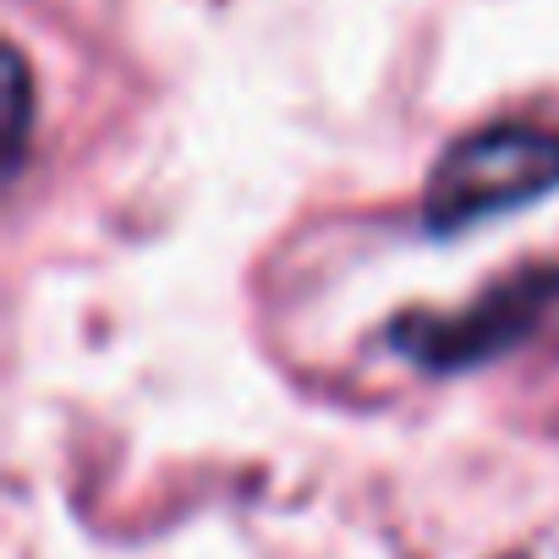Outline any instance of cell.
I'll use <instances>...</instances> for the list:
<instances>
[{"instance_id":"obj_1","label":"cell","mask_w":559,"mask_h":559,"mask_svg":"<svg viewBox=\"0 0 559 559\" xmlns=\"http://www.w3.org/2000/svg\"><path fill=\"white\" fill-rule=\"evenodd\" d=\"M548 192H559V132L499 121V127L455 138L433 159L428 187H423V230L461 236Z\"/></svg>"},{"instance_id":"obj_4","label":"cell","mask_w":559,"mask_h":559,"mask_svg":"<svg viewBox=\"0 0 559 559\" xmlns=\"http://www.w3.org/2000/svg\"><path fill=\"white\" fill-rule=\"evenodd\" d=\"M504 559H532V554H504Z\"/></svg>"},{"instance_id":"obj_2","label":"cell","mask_w":559,"mask_h":559,"mask_svg":"<svg viewBox=\"0 0 559 559\" xmlns=\"http://www.w3.org/2000/svg\"><path fill=\"white\" fill-rule=\"evenodd\" d=\"M537 341H559V269H521L455 313H406L390 330V346L423 373H466Z\"/></svg>"},{"instance_id":"obj_3","label":"cell","mask_w":559,"mask_h":559,"mask_svg":"<svg viewBox=\"0 0 559 559\" xmlns=\"http://www.w3.org/2000/svg\"><path fill=\"white\" fill-rule=\"evenodd\" d=\"M23 154H28V67L12 50V154H7L12 176L23 170Z\"/></svg>"}]
</instances>
